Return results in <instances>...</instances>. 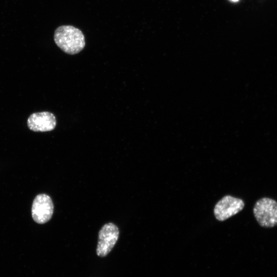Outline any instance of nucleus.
Wrapping results in <instances>:
<instances>
[{"label":"nucleus","instance_id":"obj_6","mask_svg":"<svg viewBox=\"0 0 277 277\" xmlns=\"http://www.w3.org/2000/svg\"><path fill=\"white\" fill-rule=\"evenodd\" d=\"M56 125L55 116L48 111L33 113L27 120L28 128L34 132L50 131L54 129Z\"/></svg>","mask_w":277,"mask_h":277},{"label":"nucleus","instance_id":"obj_7","mask_svg":"<svg viewBox=\"0 0 277 277\" xmlns=\"http://www.w3.org/2000/svg\"><path fill=\"white\" fill-rule=\"evenodd\" d=\"M231 1H233V2H237V1H238L239 0H231Z\"/></svg>","mask_w":277,"mask_h":277},{"label":"nucleus","instance_id":"obj_1","mask_svg":"<svg viewBox=\"0 0 277 277\" xmlns=\"http://www.w3.org/2000/svg\"><path fill=\"white\" fill-rule=\"evenodd\" d=\"M54 40L62 51L71 55L79 53L85 46L83 32L70 25H63L57 28L54 32Z\"/></svg>","mask_w":277,"mask_h":277},{"label":"nucleus","instance_id":"obj_5","mask_svg":"<svg viewBox=\"0 0 277 277\" xmlns=\"http://www.w3.org/2000/svg\"><path fill=\"white\" fill-rule=\"evenodd\" d=\"M244 206L242 200L226 195L216 204L214 214L217 220L223 221L242 211Z\"/></svg>","mask_w":277,"mask_h":277},{"label":"nucleus","instance_id":"obj_3","mask_svg":"<svg viewBox=\"0 0 277 277\" xmlns=\"http://www.w3.org/2000/svg\"><path fill=\"white\" fill-rule=\"evenodd\" d=\"M119 236L118 227L112 223L105 224L98 232L96 254L101 257L106 256L112 249Z\"/></svg>","mask_w":277,"mask_h":277},{"label":"nucleus","instance_id":"obj_4","mask_svg":"<svg viewBox=\"0 0 277 277\" xmlns=\"http://www.w3.org/2000/svg\"><path fill=\"white\" fill-rule=\"evenodd\" d=\"M53 209L51 197L45 193L39 194L35 196L32 203V217L36 223L45 224L51 219Z\"/></svg>","mask_w":277,"mask_h":277},{"label":"nucleus","instance_id":"obj_2","mask_svg":"<svg viewBox=\"0 0 277 277\" xmlns=\"http://www.w3.org/2000/svg\"><path fill=\"white\" fill-rule=\"evenodd\" d=\"M253 214L261 226L270 228L276 226L277 202L270 198H262L254 204Z\"/></svg>","mask_w":277,"mask_h":277}]
</instances>
